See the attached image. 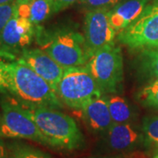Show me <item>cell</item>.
<instances>
[{
  "mask_svg": "<svg viewBox=\"0 0 158 158\" xmlns=\"http://www.w3.org/2000/svg\"><path fill=\"white\" fill-rule=\"evenodd\" d=\"M122 0H80L81 4L89 11L97 9H113Z\"/></svg>",
  "mask_w": 158,
  "mask_h": 158,
  "instance_id": "cell-21",
  "label": "cell"
},
{
  "mask_svg": "<svg viewBox=\"0 0 158 158\" xmlns=\"http://www.w3.org/2000/svg\"><path fill=\"white\" fill-rule=\"evenodd\" d=\"M104 158H117V157H104Z\"/></svg>",
  "mask_w": 158,
  "mask_h": 158,
  "instance_id": "cell-28",
  "label": "cell"
},
{
  "mask_svg": "<svg viewBox=\"0 0 158 158\" xmlns=\"http://www.w3.org/2000/svg\"><path fill=\"white\" fill-rule=\"evenodd\" d=\"M80 0H53L54 13L63 11Z\"/></svg>",
  "mask_w": 158,
  "mask_h": 158,
  "instance_id": "cell-23",
  "label": "cell"
},
{
  "mask_svg": "<svg viewBox=\"0 0 158 158\" xmlns=\"http://www.w3.org/2000/svg\"><path fill=\"white\" fill-rule=\"evenodd\" d=\"M56 91L62 103L80 110L91 99L104 94L86 66L64 69Z\"/></svg>",
  "mask_w": 158,
  "mask_h": 158,
  "instance_id": "cell-3",
  "label": "cell"
},
{
  "mask_svg": "<svg viewBox=\"0 0 158 158\" xmlns=\"http://www.w3.org/2000/svg\"><path fill=\"white\" fill-rule=\"evenodd\" d=\"M52 13L53 0H33L27 5H18V15L27 18L34 27L44 22Z\"/></svg>",
  "mask_w": 158,
  "mask_h": 158,
  "instance_id": "cell-14",
  "label": "cell"
},
{
  "mask_svg": "<svg viewBox=\"0 0 158 158\" xmlns=\"http://www.w3.org/2000/svg\"><path fill=\"white\" fill-rule=\"evenodd\" d=\"M7 63L8 62L0 60V93H10L11 91Z\"/></svg>",
  "mask_w": 158,
  "mask_h": 158,
  "instance_id": "cell-22",
  "label": "cell"
},
{
  "mask_svg": "<svg viewBox=\"0 0 158 158\" xmlns=\"http://www.w3.org/2000/svg\"><path fill=\"white\" fill-rule=\"evenodd\" d=\"M34 25L18 13L6 24L0 34V47L9 53L26 49L34 39Z\"/></svg>",
  "mask_w": 158,
  "mask_h": 158,
  "instance_id": "cell-9",
  "label": "cell"
},
{
  "mask_svg": "<svg viewBox=\"0 0 158 158\" xmlns=\"http://www.w3.org/2000/svg\"><path fill=\"white\" fill-rule=\"evenodd\" d=\"M18 13L17 2L0 6V34L6 24Z\"/></svg>",
  "mask_w": 158,
  "mask_h": 158,
  "instance_id": "cell-20",
  "label": "cell"
},
{
  "mask_svg": "<svg viewBox=\"0 0 158 158\" xmlns=\"http://www.w3.org/2000/svg\"><path fill=\"white\" fill-rule=\"evenodd\" d=\"M139 98L144 106L158 109V79L145 86L140 92Z\"/></svg>",
  "mask_w": 158,
  "mask_h": 158,
  "instance_id": "cell-17",
  "label": "cell"
},
{
  "mask_svg": "<svg viewBox=\"0 0 158 158\" xmlns=\"http://www.w3.org/2000/svg\"><path fill=\"white\" fill-rule=\"evenodd\" d=\"M19 59L26 62L35 73L38 74L51 85L54 90H56L57 85L64 73V69L45 50L40 48H26L21 52Z\"/></svg>",
  "mask_w": 158,
  "mask_h": 158,
  "instance_id": "cell-10",
  "label": "cell"
},
{
  "mask_svg": "<svg viewBox=\"0 0 158 158\" xmlns=\"http://www.w3.org/2000/svg\"><path fill=\"white\" fill-rule=\"evenodd\" d=\"M11 91L24 107H62V102L51 85L21 59L8 62Z\"/></svg>",
  "mask_w": 158,
  "mask_h": 158,
  "instance_id": "cell-1",
  "label": "cell"
},
{
  "mask_svg": "<svg viewBox=\"0 0 158 158\" xmlns=\"http://www.w3.org/2000/svg\"><path fill=\"white\" fill-rule=\"evenodd\" d=\"M43 50L64 69L85 66L89 59L85 37L72 30L56 33L46 44Z\"/></svg>",
  "mask_w": 158,
  "mask_h": 158,
  "instance_id": "cell-6",
  "label": "cell"
},
{
  "mask_svg": "<svg viewBox=\"0 0 158 158\" xmlns=\"http://www.w3.org/2000/svg\"><path fill=\"white\" fill-rule=\"evenodd\" d=\"M15 56L11 53L7 52L0 47V60H13Z\"/></svg>",
  "mask_w": 158,
  "mask_h": 158,
  "instance_id": "cell-24",
  "label": "cell"
},
{
  "mask_svg": "<svg viewBox=\"0 0 158 158\" xmlns=\"http://www.w3.org/2000/svg\"><path fill=\"white\" fill-rule=\"evenodd\" d=\"M24 107V106H23ZM28 112L50 147L74 149L80 146L83 135L71 117L55 108L24 107Z\"/></svg>",
  "mask_w": 158,
  "mask_h": 158,
  "instance_id": "cell-2",
  "label": "cell"
},
{
  "mask_svg": "<svg viewBox=\"0 0 158 158\" xmlns=\"http://www.w3.org/2000/svg\"><path fill=\"white\" fill-rule=\"evenodd\" d=\"M107 98L109 111L113 124L129 123L134 118V112L129 103L118 95H112Z\"/></svg>",
  "mask_w": 158,
  "mask_h": 158,
  "instance_id": "cell-15",
  "label": "cell"
},
{
  "mask_svg": "<svg viewBox=\"0 0 158 158\" xmlns=\"http://www.w3.org/2000/svg\"><path fill=\"white\" fill-rule=\"evenodd\" d=\"M155 158H158V155H157V156H155Z\"/></svg>",
  "mask_w": 158,
  "mask_h": 158,
  "instance_id": "cell-29",
  "label": "cell"
},
{
  "mask_svg": "<svg viewBox=\"0 0 158 158\" xmlns=\"http://www.w3.org/2000/svg\"><path fill=\"white\" fill-rule=\"evenodd\" d=\"M85 66L103 93H117L122 90L123 57L118 47L113 44L97 51Z\"/></svg>",
  "mask_w": 158,
  "mask_h": 158,
  "instance_id": "cell-4",
  "label": "cell"
},
{
  "mask_svg": "<svg viewBox=\"0 0 158 158\" xmlns=\"http://www.w3.org/2000/svg\"><path fill=\"white\" fill-rule=\"evenodd\" d=\"M117 32L110 21V10L88 11L85 19V42L90 58L97 51L114 44Z\"/></svg>",
  "mask_w": 158,
  "mask_h": 158,
  "instance_id": "cell-8",
  "label": "cell"
},
{
  "mask_svg": "<svg viewBox=\"0 0 158 158\" xmlns=\"http://www.w3.org/2000/svg\"><path fill=\"white\" fill-rule=\"evenodd\" d=\"M141 61L143 69L151 77L158 79V46L143 49Z\"/></svg>",
  "mask_w": 158,
  "mask_h": 158,
  "instance_id": "cell-16",
  "label": "cell"
},
{
  "mask_svg": "<svg viewBox=\"0 0 158 158\" xmlns=\"http://www.w3.org/2000/svg\"><path fill=\"white\" fill-rule=\"evenodd\" d=\"M33 0H18L17 4L19 6H20V5H27V4H29Z\"/></svg>",
  "mask_w": 158,
  "mask_h": 158,
  "instance_id": "cell-27",
  "label": "cell"
},
{
  "mask_svg": "<svg viewBox=\"0 0 158 158\" xmlns=\"http://www.w3.org/2000/svg\"><path fill=\"white\" fill-rule=\"evenodd\" d=\"M0 158H8L6 145L2 140H0Z\"/></svg>",
  "mask_w": 158,
  "mask_h": 158,
  "instance_id": "cell-25",
  "label": "cell"
},
{
  "mask_svg": "<svg viewBox=\"0 0 158 158\" xmlns=\"http://www.w3.org/2000/svg\"><path fill=\"white\" fill-rule=\"evenodd\" d=\"M18 0H0V6L2 5H7V4H11V3H15Z\"/></svg>",
  "mask_w": 158,
  "mask_h": 158,
  "instance_id": "cell-26",
  "label": "cell"
},
{
  "mask_svg": "<svg viewBox=\"0 0 158 158\" xmlns=\"http://www.w3.org/2000/svg\"><path fill=\"white\" fill-rule=\"evenodd\" d=\"M9 158H51L48 154L42 152L41 150L28 147L21 146L16 148Z\"/></svg>",
  "mask_w": 158,
  "mask_h": 158,
  "instance_id": "cell-19",
  "label": "cell"
},
{
  "mask_svg": "<svg viewBox=\"0 0 158 158\" xmlns=\"http://www.w3.org/2000/svg\"><path fill=\"white\" fill-rule=\"evenodd\" d=\"M148 0H122L110 10V21L118 34L127 28L148 6Z\"/></svg>",
  "mask_w": 158,
  "mask_h": 158,
  "instance_id": "cell-13",
  "label": "cell"
},
{
  "mask_svg": "<svg viewBox=\"0 0 158 158\" xmlns=\"http://www.w3.org/2000/svg\"><path fill=\"white\" fill-rule=\"evenodd\" d=\"M142 131L148 141L155 145H158V116L145 118Z\"/></svg>",
  "mask_w": 158,
  "mask_h": 158,
  "instance_id": "cell-18",
  "label": "cell"
},
{
  "mask_svg": "<svg viewBox=\"0 0 158 158\" xmlns=\"http://www.w3.org/2000/svg\"><path fill=\"white\" fill-rule=\"evenodd\" d=\"M82 111L86 123L92 131L106 134L113 127V122L106 97L101 96L91 99Z\"/></svg>",
  "mask_w": 158,
  "mask_h": 158,
  "instance_id": "cell-11",
  "label": "cell"
},
{
  "mask_svg": "<svg viewBox=\"0 0 158 158\" xmlns=\"http://www.w3.org/2000/svg\"><path fill=\"white\" fill-rule=\"evenodd\" d=\"M141 139V133L131 122L113 124L106 133L108 146L117 151H127L135 148L140 144Z\"/></svg>",
  "mask_w": 158,
  "mask_h": 158,
  "instance_id": "cell-12",
  "label": "cell"
},
{
  "mask_svg": "<svg viewBox=\"0 0 158 158\" xmlns=\"http://www.w3.org/2000/svg\"><path fill=\"white\" fill-rule=\"evenodd\" d=\"M0 106V138L26 139L50 146L28 112L19 102L6 98Z\"/></svg>",
  "mask_w": 158,
  "mask_h": 158,
  "instance_id": "cell-5",
  "label": "cell"
},
{
  "mask_svg": "<svg viewBox=\"0 0 158 158\" xmlns=\"http://www.w3.org/2000/svg\"><path fill=\"white\" fill-rule=\"evenodd\" d=\"M118 40L134 49L158 46V2L148 5L141 14L118 34Z\"/></svg>",
  "mask_w": 158,
  "mask_h": 158,
  "instance_id": "cell-7",
  "label": "cell"
}]
</instances>
